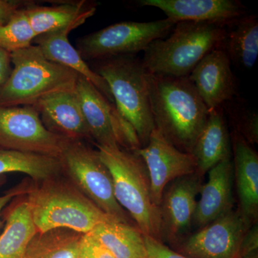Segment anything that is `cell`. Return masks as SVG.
Here are the masks:
<instances>
[{
  "instance_id": "cell-1",
  "label": "cell",
  "mask_w": 258,
  "mask_h": 258,
  "mask_svg": "<svg viewBox=\"0 0 258 258\" xmlns=\"http://www.w3.org/2000/svg\"><path fill=\"white\" fill-rule=\"evenodd\" d=\"M149 98L155 128L180 151L191 154L210 111L189 77L150 74Z\"/></svg>"
},
{
  "instance_id": "cell-2",
  "label": "cell",
  "mask_w": 258,
  "mask_h": 258,
  "mask_svg": "<svg viewBox=\"0 0 258 258\" xmlns=\"http://www.w3.org/2000/svg\"><path fill=\"white\" fill-rule=\"evenodd\" d=\"M25 198L38 232L66 228L87 234L100 224L115 221L62 174L33 181Z\"/></svg>"
},
{
  "instance_id": "cell-3",
  "label": "cell",
  "mask_w": 258,
  "mask_h": 258,
  "mask_svg": "<svg viewBox=\"0 0 258 258\" xmlns=\"http://www.w3.org/2000/svg\"><path fill=\"white\" fill-rule=\"evenodd\" d=\"M228 25L179 22L167 37L154 40L146 49L144 66L152 74L189 76L209 52L223 47Z\"/></svg>"
},
{
  "instance_id": "cell-4",
  "label": "cell",
  "mask_w": 258,
  "mask_h": 258,
  "mask_svg": "<svg viewBox=\"0 0 258 258\" xmlns=\"http://www.w3.org/2000/svg\"><path fill=\"white\" fill-rule=\"evenodd\" d=\"M111 172L115 198L144 235L161 240L159 207L153 201L145 163L137 152L95 146Z\"/></svg>"
},
{
  "instance_id": "cell-5",
  "label": "cell",
  "mask_w": 258,
  "mask_h": 258,
  "mask_svg": "<svg viewBox=\"0 0 258 258\" xmlns=\"http://www.w3.org/2000/svg\"><path fill=\"white\" fill-rule=\"evenodd\" d=\"M10 56L13 69L0 85V106H34L52 93L75 91L79 75L47 59L37 45Z\"/></svg>"
},
{
  "instance_id": "cell-6",
  "label": "cell",
  "mask_w": 258,
  "mask_h": 258,
  "mask_svg": "<svg viewBox=\"0 0 258 258\" xmlns=\"http://www.w3.org/2000/svg\"><path fill=\"white\" fill-rule=\"evenodd\" d=\"M95 72L109 86L120 115L134 127L145 147L155 128L149 98V76L137 55L119 56L97 61Z\"/></svg>"
},
{
  "instance_id": "cell-7",
  "label": "cell",
  "mask_w": 258,
  "mask_h": 258,
  "mask_svg": "<svg viewBox=\"0 0 258 258\" xmlns=\"http://www.w3.org/2000/svg\"><path fill=\"white\" fill-rule=\"evenodd\" d=\"M58 159L62 175L71 180L100 210L115 221L136 225L117 202L111 172L97 149L87 142L66 139Z\"/></svg>"
},
{
  "instance_id": "cell-8",
  "label": "cell",
  "mask_w": 258,
  "mask_h": 258,
  "mask_svg": "<svg viewBox=\"0 0 258 258\" xmlns=\"http://www.w3.org/2000/svg\"><path fill=\"white\" fill-rule=\"evenodd\" d=\"M175 25L167 18L144 23L120 22L81 37L76 50L84 60L137 55L154 40L167 37Z\"/></svg>"
},
{
  "instance_id": "cell-9",
  "label": "cell",
  "mask_w": 258,
  "mask_h": 258,
  "mask_svg": "<svg viewBox=\"0 0 258 258\" xmlns=\"http://www.w3.org/2000/svg\"><path fill=\"white\" fill-rule=\"evenodd\" d=\"M75 93L93 141V145L137 152L142 148L134 127L115 104L93 85L79 76Z\"/></svg>"
},
{
  "instance_id": "cell-10",
  "label": "cell",
  "mask_w": 258,
  "mask_h": 258,
  "mask_svg": "<svg viewBox=\"0 0 258 258\" xmlns=\"http://www.w3.org/2000/svg\"><path fill=\"white\" fill-rule=\"evenodd\" d=\"M49 132L33 106H0V149L58 158L64 141Z\"/></svg>"
},
{
  "instance_id": "cell-11",
  "label": "cell",
  "mask_w": 258,
  "mask_h": 258,
  "mask_svg": "<svg viewBox=\"0 0 258 258\" xmlns=\"http://www.w3.org/2000/svg\"><path fill=\"white\" fill-rule=\"evenodd\" d=\"M250 227L233 209L188 236L176 251L191 258H240L241 242Z\"/></svg>"
},
{
  "instance_id": "cell-12",
  "label": "cell",
  "mask_w": 258,
  "mask_h": 258,
  "mask_svg": "<svg viewBox=\"0 0 258 258\" xmlns=\"http://www.w3.org/2000/svg\"><path fill=\"white\" fill-rule=\"evenodd\" d=\"M198 173L174 180L166 186L161 203V240L176 247L189 235L202 186Z\"/></svg>"
},
{
  "instance_id": "cell-13",
  "label": "cell",
  "mask_w": 258,
  "mask_h": 258,
  "mask_svg": "<svg viewBox=\"0 0 258 258\" xmlns=\"http://www.w3.org/2000/svg\"><path fill=\"white\" fill-rule=\"evenodd\" d=\"M137 152L147 166L153 201L157 207L169 183L197 171L196 161L192 154L180 151L156 128L147 145Z\"/></svg>"
},
{
  "instance_id": "cell-14",
  "label": "cell",
  "mask_w": 258,
  "mask_h": 258,
  "mask_svg": "<svg viewBox=\"0 0 258 258\" xmlns=\"http://www.w3.org/2000/svg\"><path fill=\"white\" fill-rule=\"evenodd\" d=\"M232 62L223 47L209 52L188 76L209 111L223 107L237 92Z\"/></svg>"
},
{
  "instance_id": "cell-15",
  "label": "cell",
  "mask_w": 258,
  "mask_h": 258,
  "mask_svg": "<svg viewBox=\"0 0 258 258\" xmlns=\"http://www.w3.org/2000/svg\"><path fill=\"white\" fill-rule=\"evenodd\" d=\"M33 107L51 133L68 140L93 144L92 137L81 111L75 91L52 93Z\"/></svg>"
},
{
  "instance_id": "cell-16",
  "label": "cell",
  "mask_w": 258,
  "mask_h": 258,
  "mask_svg": "<svg viewBox=\"0 0 258 258\" xmlns=\"http://www.w3.org/2000/svg\"><path fill=\"white\" fill-rule=\"evenodd\" d=\"M142 7L161 10L166 18L179 22H210L230 24L246 15L237 0H140Z\"/></svg>"
},
{
  "instance_id": "cell-17",
  "label": "cell",
  "mask_w": 258,
  "mask_h": 258,
  "mask_svg": "<svg viewBox=\"0 0 258 258\" xmlns=\"http://www.w3.org/2000/svg\"><path fill=\"white\" fill-rule=\"evenodd\" d=\"M233 186L232 156L223 159L208 171V181L200 190L192 225L201 229L233 210Z\"/></svg>"
},
{
  "instance_id": "cell-18",
  "label": "cell",
  "mask_w": 258,
  "mask_h": 258,
  "mask_svg": "<svg viewBox=\"0 0 258 258\" xmlns=\"http://www.w3.org/2000/svg\"><path fill=\"white\" fill-rule=\"evenodd\" d=\"M234 166V184L238 198L241 216L249 225L257 223L258 154L237 132L231 139Z\"/></svg>"
},
{
  "instance_id": "cell-19",
  "label": "cell",
  "mask_w": 258,
  "mask_h": 258,
  "mask_svg": "<svg viewBox=\"0 0 258 258\" xmlns=\"http://www.w3.org/2000/svg\"><path fill=\"white\" fill-rule=\"evenodd\" d=\"M35 36L50 32H71L96 13V4L84 1L63 2L53 6L32 3L24 8Z\"/></svg>"
},
{
  "instance_id": "cell-20",
  "label": "cell",
  "mask_w": 258,
  "mask_h": 258,
  "mask_svg": "<svg viewBox=\"0 0 258 258\" xmlns=\"http://www.w3.org/2000/svg\"><path fill=\"white\" fill-rule=\"evenodd\" d=\"M191 154L196 161V173L202 177L219 162L232 157V143L223 107L210 111Z\"/></svg>"
},
{
  "instance_id": "cell-21",
  "label": "cell",
  "mask_w": 258,
  "mask_h": 258,
  "mask_svg": "<svg viewBox=\"0 0 258 258\" xmlns=\"http://www.w3.org/2000/svg\"><path fill=\"white\" fill-rule=\"evenodd\" d=\"M66 31L50 32L35 37L34 42L47 59L69 68L93 85L107 99L114 104L111 90L106 81L83 60L76 47L70 43Z\"/></svg>"
},
{
  "instance_id": "cell-22",
  "label": "cell",
  "mask_w": 258,
  "mask_h": 258,
  "mask_svg": "<svg viewBox=\"0 0 258 258\" xmlns=\"http://www.w3.org/2000/svg\"><path fill=\"white\" fill-rule=\"evenodd\" d=\"M0 258H25L27 246L37 232L25 195L14 199L3 212Z\"/></svg>"
},
{
  "instance_id": "cell-23",
  "label": "cell",
  "mask_w": 258,
  "mask_h": 258,
  "mask_svg": "<svg viewBox=\"0 0 258 258\" xmlns=\"http://www.w3.org/2000/svg\"><path fill=\"white\" fill-rule=\"evenodd\" d=\"M89 233L115 258H147L144 235L136 225L108 221L96 226Z\"/></svg>"
},
{
  "instance_id": "cell-24",
  "label": "cell",
  "mask_w": 258,
  "mask_h": 258,
  "mask_svg": "<svg viewBox=\"0 0 258 258\" xmlns=\"http://www.w3.org/2000/svg\"><path fill=\"white\" fill-rule=\"evenodd\" d=\"M223 48L231 62L246 69L253 68L258 57V19L244 15L227 25Z\"/></svg>"
},
{
  "instance_id": "cell-25",
  "label": "cell",
  "mask_w": 258,
  "mask_h": 258,
  "mask_svg": "<svg viewBox=\"0 0 258 258\" xmlns=\"http://www.w3.org/2000/svg\"><path fill=\"white\" fill-rule=\"evenodd\" d=\"M9 173L26 174L34 181H40L62 174L58 158L0 149V176Z\"/></svg>"
},
{
  "instance_id": "cell-26",
  "label": "cell",
  "mask_w": 258,
  "mask_h": 258,
  "mask_svg": "<svg viewBox=\"0 0 258 258\" xmlns=\"http://www.w3.org/2000/svg\"><path fill=\"white\" fill-rule=\"evenodd\" d=\"M83 235L66 228L37 232L27 246L25 258H77Z\"/></svg>"
},
{
  "instance_id": "cell-27",
  "label": "cell",
  "mask_w": 258,
  "mask_h": 258,
  "mask_svg": "<svg viewBox=\"0 0 258 258\" xmlns=\"http://www.w3.org/2000/svg\"><path fill=\"white\" fill-rule=\"evenodd\" d=\"M24 8L18 10L6 23H0V47L10 53L30 46L36 37Z\"/></svg>"
},
{
  "instance_id": "cell-28",
  "label": "cell",
  "mask_w": 258,
  "mask_h": 258,
  "mask_svg": "<svg viewBox=\"0 0 258 258\" xmlns=\"http://www.w3.org/2000/svg\"><path fill=\"white\" fill-rule=\"evenodd\" d=\"M227 108L223 107L225 113H228L235 123V132L249 144L258 143V115L257 112L252 111L242 105L232 104L230 101L226 103Z\"/></svg>"
},
{
  "instance_id": "cell-29",
  "label": "cell",
  "mask_w": 258,
  "mask_h": 258,
  "mask_svg": "<svg viewBox=\"0 0 258 258\" xmlns=\"http://www.w3.org/2000/svg\"><path fill=\"white\" fill-rule=\"evenodd\" d=\"M7 180H8L7 175L0 176V187L7 182ZM32 182L33 180L30 178H25V179H23L20 184L16 185L14 187L10 188L6 192H5L4 195L0 196V233L3 231L5 225L2 217L3 210L14 199L23 195H26L31 189Z\"/></svg>"
},
{
  "instance_id": "cell-30",
  "label": "cell",
  "mask_w": 258,
  "mask_h": 258,
  "mask_svg": "<svg viewBox=\"0 0 258 258\" xmlns=\"http://www.w3.org/2000/svg\"><path fill=\"white\" fill-rule=\"evenodd\" d=\"M77 258H115L105 246L91 233L84 234Z\"/></svg>"
},
{
  "instance_id": "cell-31",
  "label": "cell",
  "mask_w": 258,
  "mask_h": 258,
  "mask_svg": "<svg viewBox=\"0 0 258 258\" xmlns=\"http://www.w3.org/2000/svg\"><path fill=\"white\" fill-rule=\"evenodd\" d=\"M147 258H191L170 248L161 241L144 235Z\"/></svg>"
},
{
  "instance_id": "cell-32",
  "label": "cell",
  "mask_w": 258,
  "mask_h": 258,
  "mask_svg": "<svg viewBox=\"0 0 258 258\" xmlns=\"http://www.w3.org/2000/svg\"><path fill=\"white\" fill-rule=\"evenodd\" d=\"M32 3L24 0H0V23H6L18 10Z\"/></svg>"
},
{
  "instance_id": "cell-33",
  "label": "cell",
  "mask_w": 258,
  "mask_h": 258,
  "mask_svg": "<svg viewBox=\"0 0 258 258\" xmlns=\"http://www.w3.org/2000/svg\"><path fill=\"white\" fill-rule=\"evenodd\" d=\"M258 250L257 223L251 226L244 234L240 244V258Z\"/></svg>"
},
{
  "instance_id": "cell-34",
  "label": "cell",
  "mask_w": 258,
  "mask_h": 258,
  "mask_svg": "<svg viewBox=\"0 0 258 258\" xmlns=\"http://www.w3.org/2000/svg\"><path fill=\"white\" fill-rule=\"evenodd\" d=\"M11 71L10 53L0 47V85L8 79Z\"/></svg>"
},
{
  "instance_id": "cell-35",
  "label": "cell",
  "mask_w": 258,
  "mask_h": 258,
  "mask_svg": "<svg viewBox=\"0 0 258 258\" xmlns=\"http://www.w3.org/2000/svg\"><path fill=\"white\" fill-rule=\"evenodd\" d=\"M241 258H258V250L254 251V252H251L247 255Z\"/></svg>"
}]
</instances>
